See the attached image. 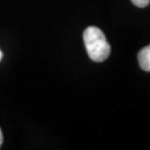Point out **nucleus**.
I'll list each match as a JSON object with an SVG mask.
<instances>
[{
	"mask_svg": "<svg viewBox=\"0 0 150 150\" xmlns=\"http://www.w3.org/2000/svg\"><path fill=\"white\" fill-rule=\"evenodd\" d=\"M131 2L134 4L136 7L139 8H145L150 4V0H131Z\"/></svg>",
	"mask_w": 150,
	"mask_h": 150,
	"instance_id": "nucleus-3",
	"label": "nucleus"
},
{
	"mask_svg": "<svg viewBox=\"0 0 150 150\" xmlns=\"http://www.w3.org/2000/svg\"><path fill=\"white\" fill-rule=\"evenodd\" d=\"M2 145V132H1V129H0V147Z\"/></svg>",
	"mask_w": 150,
	"mask_h": 150,
	"instance_id": "nucleus-4",
	"label": "nucleus"
},
{
	"mask_svg": "<svg viewBox=\"0 0 150 150\" xmlns=\"http://www.w3.org/2000/svg\"><path fill=\"white\" fill-rule=\"evenodd\" d=\"M2 59V52H1V50H0V61Z\"/></svg>",
	"mask_w": 150,
	"mask_h": 150,
	"instance_id": "nucleus-5",
	"label": "nucleus"
},
{
	"mask_svg": "<svg viewBox=\"0 0 150 150\" xmlns=\"http://www.w3.org/2000/svg\"><path fill=\"white\" fill-rule=\"evenodd\" d=\"M83 42L91 60L102 62L110 54V45L105 33L97 27H88L83 32Z\"/></svg>",
	"mask_w": 150,
	"mask_h": 150,
	"instance_id": "nucleus-1",
	"label": "nucleus"
},
{
	"mask_svg": "<svg viewBox=\"0 0 150 150\" xmlns=\"http://www.w3.org/2000/svg\"><path fill=\"white\" fill-rule=\"evenodd\" d=\"M138 62L141 69L150 72V45L142 48L138 54Z\"/></svg>",
	"mask_w": 150,
	"mask_h": 150,
	"instance_id": "nucleus-2",
	"label": "nucleus"
}]
</instances>
